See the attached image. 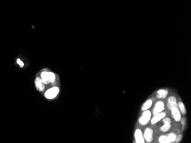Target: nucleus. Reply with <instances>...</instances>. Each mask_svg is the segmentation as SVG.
<instances>
[{"mask_svg": "<svg viewBox=\"0 0 191 143\" xmlns=\"http://www.w3.org/2000/svg\"><path fill=\"white\" fill-rule=\"evenodd\" d=\"M59 92V89L57 87H53L48 90L45 93V97L48 99H53L57 95Z\"/></svg>", "mask_w": 191, "mask_h": 143, "instance_id": "0eeeda50", "label": "nucleus"}, {"mask_svg": "<svg viewBox=\"0 0 191 143\" xmlns=\"http://www.w3.org/2000/svg\"><path fill=\"white\" fill-rule=\"evenodd\" d=\"M152 112L149 109L144 111L141 116L139 118V123L141 126H146L150 122L152 118Z\"/></svg>", "mask_w": 191, "mask_h": 143, "instance_id": "f257e3e1", "label": "nucleus"}, {"mask_svg": "<svg viewBox=\"0 0 191 143\" xmlns=\"http://www.w3.org/2000/svg\"><path fill=\"white\" fill-rule=\"evenodd\" d=\"M17 63L18 65L20 66L21 67H22L24 66V63L22 62L21 61V60L20 59H17Z\"/></svg>", "mask_w": 191, "mask_h": 143, "instance_id": "a211bd4d", "label": "nucleus"}, {"mask_svg": "<svg viewBox=\"0 0 191 143\" xmlns=\"http://www.w3.org/2000/svg\"><path fill=\"white\" fill-rule=\"evenodd\" d=\"M49 80L50 82H53L55 80V75L54 73L49 72Z\"/></svg>", "mask_w": 191, "mask_h": 143, "instance_id": "f3484780", "label": "nucleus"}, {"mask_svg": "<svg viewBox=\"0 0 191 143\" xmlns=\"http://www.w3.org/2000/svg\"><path fill=\"white\" fill-rule=\"evenodd\" d=\"M168 91L166 89H160L156 92V98L159 99H164L167 98Z\"/></svg>", "mask_w": 191, "mask_h": 143, "instance_id": "9d476101", "label": "nucleus"}, {"mask_svg": "<svg viewBox=\"0 0 191 143\" xmlns=\"http://www.w3.org/2000/svg\"><path fill=\"white\" fill-rule=\"evenodd\" d=\"M164 124L160 128L162 132H167L171 128V120L170 118H164L163 119Z\"/></svg>", "mask_w": 191, "mask_h": 143, "instance_id": "423d86ee", "label": "nucleus"}, {"mask_svg": "<svg viewBox=\"0 0 191 143\" xmlns=\"http://www.w3.org/2000/svg\"><path fill=\"white\" fill-rule=\"evenodd\" d=\"M134 137H135L136 143H145V140H144V138L143 136V133H142V131L140 129L137 128L135 130V133H134Z\"/></svg>", "mask_w": 191, "mask_h": 143, "instance_id": "6e6552de", "label": "nucleus"}, {"mask_svg": "<svg viewBox=\"0 0 191 143\" xmlns=\"http://www.w3.org/2000/svg\"><path fill=\"white\" fill-rule=\"evenodd\" d=\"M177 135L176 133L172 132L166 135V143H171L176 141Z\"/></svg>", "mask_w": 191, "mask_h": 143, "instance_id": "ddd939ff", "label": "nucleus"}, {"mask_svg": "<svg viewBox=\"0 0 191 143\" xmlns=\"http://www.w3.org/2000/svg\"><path fill=\"white\" fill-rule=\"evenodd\" d=\"M42 79L37 77L35 80V85L36 89H37L39 91H42L44 90V85L42 84Z\"/></svg>", "mask_w": 191, "mask_h": 143, "instance_id": "f8f14e48", "label": "nucleus"}, {"mask_svg": "<svg viewBox=\"0 0 191 143\" xmlns=\"http://www.w3.org/2000/svg\"><path fill=\"white\" fill-rule=\"evenodd\" d=\"M49 72H42L41 77L43 83L48 84L50 82L49 80Z\"/></svg>", "mask_w": 191, "mask_h": 143, "instance_id": "4468645a", "label": "nucleus"}, {"mask_svg": "<svg viewBox=\"0 0 191 143\" xmlns=\"http://www.w3.org/2000/svg\"><path fill=\"white\" fill-rule=\"evenodd\" d=\"M171 112V115L173 118L174 120L176 122H179L181 119V113L179 109L178 108L177 106L174 107L170 109Z\"/></svg>", "mask_w": 191, "mask_h": 143, "instance_id": "20e7f679", "label": "nucleus"}, {"mask_svg": "<svg viewBox=\"0 0 191 143\" xmlns=\"http://www.w3.org/2000/svg\"><path fill=\"white\" fill-rule=\"evenodd\" d=\"M165 108V103L163 101H157L153 107V110L152 113V115H156L158 113H161L164 111V110Z\"/></svg>", "mask_w": 191, "mask_h": 143, "instance_id": "f03ea898", "label": "nucleus"}, {"mask_svg": "<svg viewBox=\"0 0 191 143\" xmlns=\"http://www.w3.org/2000/svg\"><path fill=\"white\" fill-rule=\"evenodd\" d=\"M166 115H167V113L164 111L161 112V113H158L156 115H154L153 117L151 118V119H150V123L152 125H155L158 122H159L161 120L163 119L166 116Z\"/></svg>", "mask_w": 191, "mask_h": 143, "instance_id": "39448f33", "label": "nucleus"}, {"mask_svg": "<svg viewBox=\"0 0 191 143\" xmlns=\"http://www.w3.org/2000/svg\"><path fill=\"white\" fill-rule=\"evenodd\" d=\"M159 143H166V135H162L159 137Z\"/></svg>", "mask_w": 191, "mask_h": 143, "instance_id": "dca6fc26", "label": "nucleus"}, {"mask_svg": "<svg viewBox=\"0 0 191 143\" xmlns=\"http://www.w3.org/2000/svg\"><path fill=\"white\" fill-rule=\"evenodd\" d=\"M153 130L151 128L148 127L143 133V136L145 141L147 143H151L153 139Z\"/></svg>", "mask_w": 191, "mask_h": 143, "instance_id": "7ed1b4c3", "label": "nucleus"}, {"mask_svg": "<svg viewBox=\"0 0 191 143\" xmlns=\"http://www.w3.org/2000/svg\"><path fill=\"white\" fill-rule=\"evenodd\" d=\"M153 105V100L152 99H148L144 103L141 107V110L142 111L150 109V108Z\"/></svg>", "mask_w": 191, "mask_h": 143, "instance_id": "9b49d317", "label": "nucleus"}, {"mask_svg": "<svg viewBox=\"0 0 191 143\" xmlns=\"http://www.w3.org/2000/svg\"><path fill=\"white\" fill-rule=\"evenodd\" d=\"M177 106V99L175 96H171L167 100V107L170 110L172 107Z\"/></svg>", "mask_w": 191, "mask_h": 143, "instance_id": "1a4fd4ad", "label": "nucleus"}, {"mask_svg": "<svg viewBox=\"0 0 191 143\" xmlns=\"http://www.w3.org/2000/svg\"><path fill=\"white\" fill-rule=\"evenodd\" d=\"M177 107L180 110L181 113L183 115H185L186 113H187V110H186V108H185V106L184 105V103L182 102H179V103H177Z\"/></svg>", "mask_w": 191, "mask_h": 143, "instance_id": "2eb2a0df", "label": "nucleus"}, {"mask_svg": "<svg viewBox=\"0 0 191 143\" xmlns=\"http://www.w3.org/2000/svg\"><path fill=\"white\" fill-rule=\"evenodd\" d=\"M181 120L182 121V125L184 126V125H185V118H183V119H181Z\"/></svg>", "mask_w": 191, "mask_h": 143, "instance_id": "6ab92c4d", "label": "nucleus"}]
</instances>
